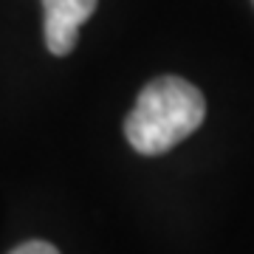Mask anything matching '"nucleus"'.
I'll return each mask as SVG.
<instances>
[{
  "mask_svg": "<svg viewBox=\"0 0 254 254\" xmlns=\"http://www.w3.org/2000/svg\"><path fill=\"white\" fill-rule=\"evenodd\" d=\"M206 116L200 91L181 76H158L141 88L125 122L130 147L141 155H161L192 136Z\"/></svg>",
  "mask_w": 254,
  "mask_h": 254,
  "instance_id": "nucleus-1",
  "label": "nucleus"
},
{
  "mask_svg": "<svg viewBox=\"0 0 254 254\" xmlns=\"http://www.w3.org/2000/svg\"><path fill=\"white\" fill-rule=\"evenodd\" d=\"M11 254H60L51 243H43V240H31V243L17 246Z\"/></svg>",
  "mask_w": 254,
  "mask_h": 254,
  "instance_id": "nucleus-3",
  "label": "nucleus"
},
{
  "mask_svg": "<svg viewBox=\"0 0 254 254\" xmlns=\"http://www.w3.org/2000/svg\"><path fill=\"white\" fill-rule=\"evenodd\" d=\"M43 11L48 51L65 57L76 48L79 26L96 11V0H43Z\"/></svg>",
  "mask_w": 254,
  "mask_h": 254,
  "instance_id": "nucleus-2",
  "label": "nucleus"
}]
</instances>
